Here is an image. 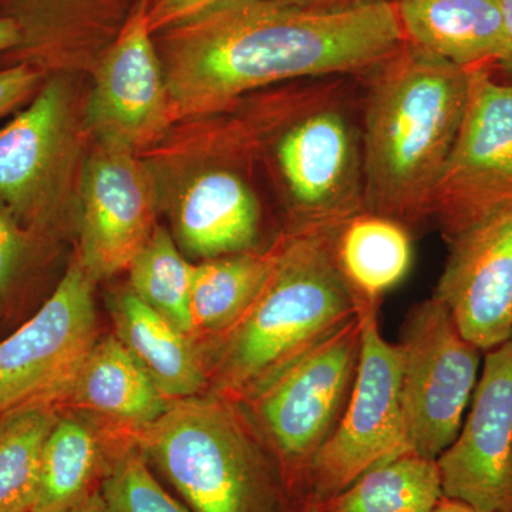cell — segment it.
<instances>
[{
  "label": "cell",
  "mask_w": 512,
  "mask_h": 512,
  "mask_svg": "<svg viewBox=\"0 0 512 512\" xmlns=\"http://www.w3.org/2000/svg\"><path fill=\"white\" fill-rule=\"evenodd\" d=\"M175 117L235 106L256 90L316 77H365L406 43L392 0L306 8L252 0L160 33Z\"/></svg>",
  "instance_id": "obj_1"
},
{
  "label": "cell",
  "mask_w": 512,
  "mask_h": 512,
  "mask_svg": "<svg viewBox=\"0 0 512 512\" xmlns=\"http://www.w3.org/2000/svg\"><path fill=\"white\" fill-rule=\"evenodd\" d=\"M365 79V210L413 231L430 220L434 188L463 123L468 69L404 43Z\"/></svg>",
  "instance_id": "obj_2"
},
{
  "label": "cell",
  "mask_w": 512,
  "mask_h": 512,
  "mask_svg": "<svg viewBox=\"0 0 512 512\" xmlns=\"http://www.w3.org/2000/svg\"><path fill=\"white\" fill-rule=\"evenodd\" d=\"M338 234L289 231L276 242L274 269L258 298L215 339L208 365L214 393L245 402L356 318L359 303L336 261Z\"/></svg>",
  "instance_id": "obj_3"
},
{
  "label": "cell",
  "mask_w": 512,
  "mask_h": 512,
  "mask_svg": "<svg viewBox=\"0 0 512 512\" xmlns=\"http://www.w3.org/2000/svg\"><path fill=\"white\" fill-rule=\"evenodd\" d=\"M131 441L191 512H288L278 464L239 404L221 394L171 400Z\"/></svg>",
  "instance_id": "obj_4"
},
{
  "label": "cell",
  "mask_w": 512,
  "mask_h": 512,
  "mask_svg": "<svg viewBox=\"0 0 512 512\" xmlns=\"http://www.w3.org/2000/svg\"><path fill=\"white\" fill-rule=\"evenodd\" d=\"M352 79H306L288 100L271 156L291 231H340L366 211L360 104Z\"/></svg>",
  "instance_id": "obj_5"
},
{
  "label": "cell",
  "mask_w": 512,
  "mask_h": 512,
  "mask_svg": "<svg viewBox=\"0 0 512 512\" xmlns=\"http://www.w3.org/2000/svg\"><path fill=\"white\" fill-rule=\"evenodd\" d=\"M362 349V318L286 367L245 402L248 420L281 471L289 504L305 503L313 461L349 402Z\"/></svg>",
  "instance_id": "obj_6"
},
{
  "label": "cell",
  "mask_w": 512,
  "mask_h": 512,
  "mask_svg": "<svg viewBox=\"0 0 512 512\" xmlns=\"http://www.w3.org/2000/svg\"><path fill=\"white\" fill-rule=\"evenodd\" d=\"M379 303H359L362 349L355 384L332 436L309 474L306 501L322 503L373 468L413 453L402 403V349L383 338Z\"/></svg>",
  "instance_id": "obj_7"
},
{
  "label": "cell",
  "mask_w": 512,
  "mask_h": 512,
  "mask_svg": "<svg viewBox=\"0 0 512 512\" xmlns=\"http://www.w3.org/2000/svg\"><path fill=\"white\" fill-rule=\"evenodd\" d=\"M463 123L431 200L444 241L512 212V84L468 69Z\"/></svg>",
  "instance_id": "obj_8"
},
{
  "label": "cell",
  "mask_w": 512,
  "mask_h": 512,
  "mask_svg": "<svg viewBox=\"0 0 512 512\" xmlns=\"http://www.w3.org/2000/svg\"><path fill=\"white\" fill-rule=\"evenodd\" d=\"M399 345L407 439L413 453L437 460L460 433L484 352L434 296L410 309Z\"/></svg>",
  "instance_id": "obj_9"
},
{
  "label": "cell",
  "mask_w": 512,
  "mask_h": 512,
  "mask_svg": "<svg viewBox=\"0 0 512 512\" xmlns=\"http://www.w3.org/2000/svg\"><path fill=\"white\" fill-rule=\"evenodd\" d=\"M94 278L73 262L32 318L0 342V416L66 399L97 342Z\"/></svg>",
  "instance_id": "obj_10"
},
{
  "label": "cell",
  "mask_w": 512,
  "mask_h": 512,
  "mask_svg": "<svg viewBox=\"0 0 512 512\" xmlns=\"http://www.w3.org/2000/svg\"><path fill=\"white\" fill-rule=\"evenodd\" d=\"M437 464L444 497L512 512V336L485 352L470 412Z\"/></svg>",
  "instance_id": "obj_11"
},
{
  "label": "cell",
  "mask_w": 512,
  "mask_h": 512,
  "mask_svg": "<svg viewBox=\"0 0 512 512\" xmlns=\"http://www.w3.org/2000/svg\"><path fill=\"white\" fill-rule=\"evenodd\" d=\"M146 2H138L101 57L87 109L101 144L131 151L157 137L173 116Z\"/></svg>",
  "instance_id": "obj_12"
},
{
  "label": "cell",
  "mask_w": 512,
  "mask_h": 512,
  "mask_svg": "<svg viewBox=\"0 0 512 512\" xmlns=\"http://www.w3.org/2000/svg\"><path fill=\"white\" fill-rule=\"evenodd\" d=\"M153 181L133 151L101 144L83 171L80 264L94 281L130 266L157 227Z\"/></svg>",
  "instance_id": "obj_13"
},
{
  "label": "cell",
  "mask_w": 512,
  "mask_h": 512,
  "mask_svg": "<svg viewBox=\"0 0 512 512\" xmlns=\"http://www.w3.org/2000/svg\"><path fill=\"white\" fill-rule=\"evenodd\" d=\"M434 298L481 352L512 336V212L448 242Z\"/></svg>",
  "instance_id": "obj_14"
},
{
  "label": "cell",
  "mask_w": 512,
  "mask_h": 512,
  "mask_svg": "<svg viewBox=\"0 0 512 512\" xmlns=\"http://www.w3.org/2000/svg\"><path fill=\"white\" fill-rule=\"evenodd\" d=\"M69 141V92L53 80L0 128V201L13 215L42 220L55 198Z\"/></svg>",
  "instance_id": "obj_15"
},
{
  "label": "cell",
  "mask_w": 512,
  "mask_h": 512,
  "mask_svg": "<svg viewBox=\"0 0 512 512\" xmlns=\"http://www.w3.org/2000/svg\"><path fill=\"white\" fill-rule=\"evenodd\" d=\"M261 205L244 178L227 168L198 175L178 202L175 229L180 244L198 258L254 251Z\"/></svg>",
  "instance_id": "obj_16"
},
{
  "label": "cell",
  "mask_w": 512,
  "mask_h": 512,
  "mask_svg": "<svg viewBox=\"0 0 512 512\" xmlns=\"http://www.w3.org/2000/svg\"><path fill=\"white\" fill-rule=\"evenodd\" d=\"M404 40L458 66L497 63L503 49L500 0H392Z\"/></svg>",
  "instance_id": "obj_17"
},
{
  "label": "cell",
  "mask_w": 512,
  "mask_h": 512,
  "mask_svg": "<svg viewBox=\"0 0 512 512\" xmlns=\"http://www.w3.org/2000/svg\"><path fill=\"white\" fill-rule=\"evenodd\" d=\"M116 338L143 367L167 399L197 396L210 382V372L192 336L124 291L111 303Z\"/></svg>",
  "instance_id": "obj_18"
},
{
  "label": "cell",
  "mask_w": 512,
  "mask_h": 512,
  "mask_svg": "<svg viewBox=\"0 0 512 512\" xmlns=\"http://www.w3.org/2000/svg\"><path fill=\"white\" fill-rule=\"evenodd\" d=\"M64 400L133 430L156 421L171 403L114 335L97 340Z\"/></svg>",
  "instance_id": "obj_19"
},
{
  "label": "cell",
  "mask_w": 512,
  "mask_h": 512,
  "mask_svg": "<svg viewBox=\"0 0 512 512\" xmlns=\"http://www.w3.org/2000/svg\"><path fill=\"white\" fill-rule=\"evenodd\" d=\"M336 261L357 302L379 303L409 274L410 231L390 218L362 212L340 228Z\"/></svg>",
  "instance_id": "obj_20"
},
{
  "label": "cell",
  "mask_w": 512,
  "mask_h": 512,
  "mask_svg": "<svg viewBox=\"0 0 512 512\" xmlns=\"http://www.w3.org/2000/svg\"><path fill=\"white\" fill-rule=\"evenodd\" d=\"M106 447L79 417H59L43 447L32 512H69L100 490Z\"/></svg>",
  "instance_id": "obj_21"
},
{
  "label": "cell",
  "mask_w": 512,
  "mask_h": 512,
  "mask_svg": "<svg viewBox=\"0 0 512 512\" xmlns=\"http://www.w3.org/2000/svg\"><path fill=\"white\" fill-rule=\"evenodd\" d=\"M276 247L268 251L205 259L194 265L191 315L195 335L215 339L234 328L264 288L274 269Z\"/></svg>",
  "instance_id": "obj_22"
},
{
  "label": "cell",
  "mask_w": 512,
  "mask_h": 512,
  "mask_svg": "<svg viewBox=\"0 0 512 512\" xmlns=\"http://www.w3.org/2000/svg\"><path fill=\"white\" fill-rule=\"evenodd\" d=\"M443 497L437 460L407 453L313 505L319 512H431Z\"/></svg>",
  "instance_id": "obj_23"
},
{
  "label": "cell",
  "mask_w": 512,
  "mask_h": 512,
  "mask_svg": "<svg viewBox=\"0 0 512 512\" xmlns=\"http://www.w3.org/2000/svg\"><path fill=\"white\" fill-rule=\"evenodd\" d=\"M57 419L55 404L47 403L0 416V512H32L43 447Z\"/></svg>",
  "instance_id": "obj_24"
},
{
  "label": "cell",
  "mask_w": 512,
  "mask_h": 512,
  "mask_svg": "<svg viewBox=\"0 0 512 512\" xmlns=\"http://www.w3.org/2000/svg\"><path fill=\"white\" fill-rule=\"evenodd\" d=\"M131 291L150 308L170 320L181 332L195 336L191 315L194 265L165 229L156 227L128 266Z\"/></svg>",
  "instance_id": "obj_25"
},
{
  "label": "cell",
  "mask_w": 512,
  "mask_h": 512,
  "mask_svg": "<svg viewBox=\"0 0 512 512\" xmlns=\"http://www.w3.org/2000/svg\"><path fill=\"white\" fill-rule=\"evenodd\" d=\"M100 484L104 512H191L157 480L133 441L107 447Z\"/></svg>",
  "instance_id": "obj_26"
},
{
  "label": "cell",
  "mask_w": 512,
  "mask_h": 512,
  "mask_svg": "<svg viewBox=\"0 0 512 512\" xmlns=\"http://www.w3.org/2000/svg\"><path fill=\"white\" fill-rule=\"evenodd\" d=\"M123 0H12L10 18L19 23L25 45L59 39L76 28L77 18L104 15L117 10Z\"/></svg>",
  "instance_id": "obj_27"
},
{
  "label": "cell",
  "mask_w": 512,
  "mask_h": 512,
  "mask_svg": "<svg viewBox=\"0 0 512 512\" xmlns=\"http://www.w3.org/2000/svg\"><path fill=\"white\" fill-rule=\"evenodd\" d=\"M247 2L252 0H147L148 28L153 35H160L217 10Z\"/></svg>",
  "instance_id": "obj_28"
},
{
  "label": "cell",
  "mask_w": 512,
  "mask_h": 512,
  "mask_svg": "<svg viewBox=\"0 0 512 512\" xmlns=\"http://www.w3.org/2000/svg\"><path fill=\"white\" fill-rule=\"evenodd\" d=\"M28 241L15 220L0 208V305L8 299L23 261Z\"/></svg>",
  "instance_id": "obj_29"
},
{
  "label": "cell",
  "mask_w": 512,
  "mask_h": 512,
  "mask_svg": "<svg viewBox=\"0 0 512 512\" xmlns=\"http://www.w3.org/2000/svg\"><path fill=\"white\" fill-rule=\"evenodd\" d=\"M39 72L29 64L0 70V117L28 99L39 83Z\"/></svg>",
  "instance_id": "obj_30"
},
{
  "label": "cell",
  "mask_w": 512,
  "mask_h": 512,
  "mask_svg": "<svg viewBox=\"0 0 512 512\" xmlns=\"http://www.w3.org/2000/svg\"><path fill=\"white\" fill-rule=\"evenodd\" d=\"M504 19L503 49L497 64L508 77V83L512 84V0H500Z\"/></svg>",
  "instance_id": "obj_31"
},
{
  "label": "cell",
  "mask_w": 512,
  "mask_h": 512,
  "mask_svg": "<svg viewBox=\"0 0 512 512\" xmlns=\"http://www.w3.org/2000/svg\"><path fill=\"white\" fill-rule=\"evenodd\" d=\"M23 43L19 23L9 15H0V53L18 49Z\"/></svg>",
  "instance_id": "obj_32"
},
{
  "label": "cell",
  "mask_w": 512,
  "mask_h": 512,
  "mask_svg": "<svg viewBox=\"0 0 512 512\" xmlns=\"http://www.w3.org/2000/svg\"><path fill=\"white\" fill-rule=\"evenodd\" d=\"M295 5L306 6V8H343V6L357 5V3L369 2V0H286Z\"/></svg>",
  "instance_id": "obj_33"
},
{
  "label": "cell",
  "mask_w": 512,
  "mask_h": 512,
  "mask_svg": "<svg viewBox=\"0 0 512 512\" xmlns=\"http://www.w3.org/2000/svg\"><path fill=\"white\" fill-rule=\"evenodd\" d=\"M431 512H481L471 507L463 501L454 500V498L443 497L437 503Z\"/></svg>",
  "instance_id": "obj_34"
},
{
  "label": "cell",
  "mask_w": 512,
  "mask_h": 512,
  "mask_svg": "<svg viewBox=\"0 0 512 512\" xmlns=\"http://www.w3.org/2000/svg\"><path fill=\"white\" fill-rule=\"evenodd\" d=\"M69 512H104L103 501H101L99 491L90 495L82 504L77 505L76 508Z\"/></svg>",
  "instance_id": "obj_35"
},
{
  "label": "cell",
  "mask_w": 512,
  "mask_h": 512,
  "mask_svg": "<svg viewBox=\"0 0 512 512\" xmlns=\"http://www.w3.org/2000/svg\"><path fill=\"white\" fill-rule=\"evenodd\" d=\"M289 508H291V510L288 512H319L316 510L315 505L308 503V501H305V503L291 504Z\"/></svg>",
  "instance_id": "obj_36"
}]
</instances>
